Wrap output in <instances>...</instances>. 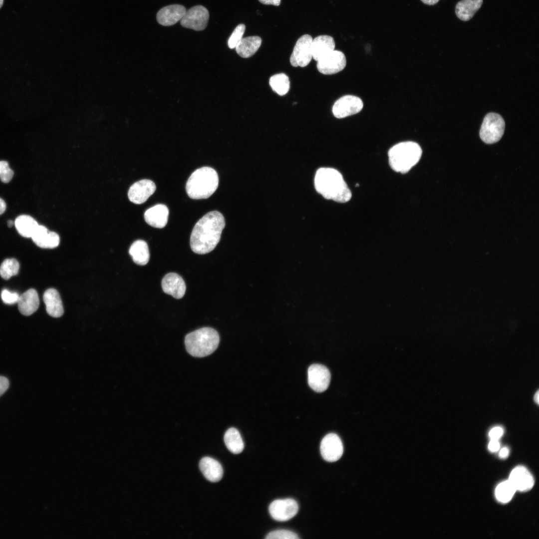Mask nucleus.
<instances>
[{
  "mask_svg": "<svg viewBox=\"0 0 539 539\" xmlns=\"http://www.w3.org/2000/svg\"><path fill=\"white\" fill-rule=\"evenodd\" d=\"M225 226V218L220 212L213 211L205 215L192 231L190 247L193 252L202 255L212 251L219 242Z\"/></svg>",
  "mask_w": 539,
  "mask_h": 539,
  "instance_id": "f257e3e1",
  "label": "nucleus"
},
{
  "mask_svg": "<svg viewBox=\"0 0 539 539\" xmlns=\"http://www.w3.org/2000/svg\"><path fill=\"white\" fill-rule=\"evenodd\" d=\"M314 186L316 191L327 200L346 203L352 197L342 175L334 168L318 169L314 177Z\"/></svg>",
  "mask_w": 539,
  "mask_h": 539,
  "instance_id": "f03ea898",
  "label": "nucleus"
},
{
  "mask_svg": "<svg viewBox=\"0 0 539 539\" xmlns=\"http://www.w3.org/2000/svg\"><path fill=\"white\" fill-rule=\"evenodd\" d=\"M219 177L215 169L203 167L195 170L189 178L186 190L193 199H207L217 190Z\"/></svg>",
  "mask_w": 539,
  "mask_h": 539,
  "instance_id": "7ed1b4c3",
  "label": "nucleus"
},
{
  "mask_svg": "<svg viewBox=\"0 0 539 539\" xmlns=\"http://www.w3.org/2000/svg\"><path fill=\"white\" fill-rule=\"evenodd\" d=\"M422 153L421 148L416 142L399 143L388 152L389 165L395 172L406 173L419 162Z\"/></svg>",
  "mask_w": 539,
  "mask_h": 539,
  "instance_id": "20e7f679",
  "label": "nucleus"
},
{
  "mask_svg": "<svg viewBox=\"0 0 539 539\" xmlns=\"http://www.w3.org/2000/svg\"><path fill=\"white\" fill-rule=\"evenodd\" d=\"M220 342L218 332L211 327H203L188 333L185 338L187 352L196 357H203L212 353Z\"/></svg>",
  "mask_w": 539,
  "mask_h": 539,
  "instance_id": "39448f33",
  "label": "nucleus"
},
{
  "mask_svg": "<svg viewBox=\"0 0 539 539\" xmlns=\"http://www.w3.org/2000/svg\"><path fill=\"white\" fill-rule=\"evenodd\" d=\"M505 123L503 118L496 113L487 114L483 121L480 131L481 140L487 144L498 142L505 131Z\"/></svg>",
  "mask_w": 539,
  "mask_h": 539,
  "instance_id": "423d86ee",
  "label": "nucleus"
},
{
  "mask_svg": "<svg viewBox=\"0 0 539 539\" xmlns=\"http://www.w3.org/2000/svg\"><path fill=\"white\" fill-rule=\"evenodd\" d=\"M311 36L304 34L297 40L290 57V62L294 67L307 66L312 58Z\"/></svg>",
  "mask_w": 539,
  "mask_h": 539,
  "instance_id": "0eeeda50",
  "label": "nucleus"
},
{
  "mask_svg": "<svg viewBox=\"0 0 539 539\" xmlns=\"http://www.w3.org/2000/svg\"><path fill=\"white\" fill-rule=\"evenodd\" d=\"M209 13L202 5H196L186 11L181 19V24L184 27L197 31L204 30L207 26Z\"/></svg>",
  "mask_w": 539,
  "mask_h": 539,
  "instance_id": "6e6552de",
  "label": "nucleus"
},
{
  "mask_svg": "<svg viewBox=\"0 0 539 539\" xmlns=\"http://www.w3.org/2000/svg\"><path fill=\"white\" fill-rule=\"evenodd\" d=\"M317 62L316 66L319 72L326 75L333 74L341 71L346 64L344 53L335 49L328 53Z\"/></svg>",
  "mask_w": 539,
  "mask_h": 539,
  "instance_id": "1a4fd4ad",
  "label": "nucleus"
},
{
  "mask_svg": "<svg viewBox=\"0 0 539 539\" xmlns=\"http://www.w3.org/2000/svg\"><path fill=\"white\" fill-rule=\"evenodd\" d=\"M363 106L358 97L347 95L337 100L332 107V113L337 118H343L359 113Z\"/></svg>",
  "mask_w": 539,
  "mask_h": 539,
  "instance_id": "9d476101",
  "label": "nucleus"
},
{
  "mask_svg": "<svg viewBox=\"0 0 539 539\" xmlns=\"http://www.w3.org/2000/svg\"><path fill=\"white\" fill-rule=\"evenodd\" d=\"M269 510L273 519L283 522L291 519L296 515L298 505L292 499H278L270 504Z\"/></svg>",
  "mask_w": 539,
  "mask_h": 539,
  "instance_id": "9b49d317",
  "label": "nucleus"
},
{
  "mask_svg": "<svg viewBox=\"0 0 539 539\" xmlns=\"http://www.w3.org/2000/svg\"><path fill=\"white\" fill-rule=\"evenodd\" d=\"M330 373L325 366L313 364L308 369V383L310 387L317 392L326 390L330 383Z\"/></svg>",
  "mask_w": 539,
  "mask_h": 539,
  "instance_id": "f8f14e48",
  "label": "nucleus"
},
{
  "mask_svg": "<svg viewBox=\"0 0 539 539\" xmlns=\"http://www.w3.org/2000/svg\"><path fill=\"white\" fill-rule=\"evenodd\" d=\"M320 450L321 455L325 461L333 462L341 458L343 447L340 438L334 433H329L322 439Z\"/></svg>",
  "mask_w": 539,
  "mask_h": 539,
  "instance_id": "ddd939ff",
  "label": "nucleus"
},
{
  "mask_svg": "<svg viewBox=\"0 0 539 539\" xmlns=\"http://www.w3.org/2000/svg\"><path fill=\"white\" fill-rule=\"evenodd\" d=\"M156 185L151 180L143 179L134 183L129 188L128 197L136 204L145 202L156 190Z\"/></svg>",
  "mask_w": 539,
  "mask_h": 539,
  "instance_id": "4468645a",
  "label": "nucleus"
},
{
  "mask_svg": "<svg viewBox=\"0 0 539 539\" xmlns=\"http://www.w3.org/2000/svg\"><path fill=\"white\" fill-rule=\"evenodd\" d=\"M163 291L176 299L182 298L186 291V286L183 278L178 274L170 272L166 274L161 282Z\"/></svg>",
  "mask_w": 539,
  "mask_h": 539,
  "instance_id": "2eb2a0df",
  "label": "nucleus"
},
{
  "mask_svg": "<svg viewBox=\"0 0 539 539\" xmlns=\"http://www.w3.org/2000/svg\"><path fill=\"white\" fill-rule=\"evenodd\" d=\"M508 480L516 491L520 492L529 491L533 487L535 483L531 473L526 468L521 466L515 468L512 471Z\"/></svg>",
  "mask_w": 539,
  "mask_h": 539,
  "instance_id": "dca6fc26",
  "label": "nucleus"
},
{
  "mask_svg": "<svg viewBox=\"0 0 539 539\" xmlns=\"http://www.w3.org/2000/svg\"><path fill=\"white\" fill-rule=\"evenodd\" d=\"M186 11V8L180 4H172L165 6L158 11L157 20L164 26L175 24L182 19Z\"/></svg>",
  "mask_w": 539,
  "mask_h": 539,
  "instance_id": "f3484780",
  "label": "nucleus"
},
{
  "mask_svg": "<svg viewBox=\"0 0 539 539\" xmlns=\"http://www.w3.org/2000/svg\"><path fill=\"white\" fill-rule=\"evenodd\" d=\"M31 238L33 242L41 248L52 249L59 244V235L55 232H50L42 225H38Z\"/></svg>",
  "mask_w": 539,
  "mask_h": 539,
  "instance_id": "a211bd4d",
  "label": "nucleus"
},
{
  "mask_svg": "<svg viewBox=\"0 0 539 539\" xmlns=\"http://www.w3.org/2000/svg\"><path fill=\"white\" fill-rule=\"evenodd\" d=\"M169 209L164 204H157L148 210L144 215L146 222L154 228H163L168 222Z\"/></svg>",
  "mask_w": 539,
  "mask_h": 539,
  "instance_id": "6ab92c4d",
  "label": "nucleus"
},
{
  "mask_svg": "<svg viewBox=\"0 0 539 539\" xmlns=\"http://www.w3.org/2000/svg\"><path fill=\"white\" fill-rule=\"evenodd\" d=\"M200 469L205 477L212 482L219 481L223 475V470L221 464L209 457H205L200 461Z\"/></svg>",
  "mask_w": 539,
  "mask_h": 539,
  "instance_id": "aec40b11",
  "label": "nucleus"
},
{
  "mask_svg": "<svg viewBox=\"0 0 539 539\" xmlns=\"http://www.w3.org/2000/svg\"><path fill=\"white\" fill-rule=\"evenodd\" d=\"M335 43L329 35H319L312 39L311 50L312 58L317 61L329 52L334 50Z\"/></svg>",
  "mask_w": 539,
  "mask_h": 539,
  "instance_id": "412c9836",
  "label": "nucleus"
},
{
  "mask_svg": "<svg viewBox=\"0 0 539 539\" xmlns=\"http://www.w3.org/2000/svg\"><path fill=\"white\" fill-rule=\"evenodd\" d=\"M18 308L23 315L32 314L38 309L39 305L38 295L36 290L29 289L19 295L17 301Z\"/></svg>",
  "mask_w": 539,
  "mask_h": 539,
  "instance_id": "4be33fe9",
  "label": "nucleus"
},
{
  "mask_svg": "<svg viewBox=\"0 0 539 539\" xmlns=\"http://www.w3.org/2000/svg\"><path fill=\"white\" fill-rule=\"evenodd\" d=\"M43 301L47 313L53 317H59L64 312L63 306L60 295L54 288L47 289L43 294Z\"/></svg>",
  "mask_w": 539,
  "mask_h": 539,
  "instance_id": "5701e85b",
  "label": "nucleus"
},
{
  "mask_svg": "<svg viewBox=\"0 0 539 539\" xmlns=\"http://www.w3.org/2000/svg\"><path fill=\"white\" fill-rule=\"evenodd\" d=\"M483 0H461L457 2L455 7L457 16L461 20L468 21L480 8Z\"/></svg>",
  "mask_w": 539,
  "mask_h": 539,
  "instance_id": "b1692460",
  "label": "nucleus"
},
{
  "mask_svg": "<svg viewBox=\"0 0 539 539\" xmlns=\"http://www.w3.org/2000/svg\"><path fill=\"white\" fill-rule=\"evenodd\" d=\"M262 39L258 36L243 38L236 47L237 53L242 57L248 58L253 56L259 49Z\"/></svg>",
  "mask_w": 539,
  "mask_h": 539,
  "instance_id": "393cba45",
  "label": "nucleus"
},
{
  "mask_svg": "<svg viewBox=\"0 0 539 539\" xmlns=\"http://www.w3.org/2000/svg\"><path fill=\"white\" fill-rule=\"evenodd\" d=\"M129 253L134 262L137 265L144 266L149 262L150 254L148 247L143 240L135 241L130 246Z\"/></svg>",
  "mask_w": 539,
  "mask_h": 539,
  "instance_id": "a878e982",
  "label": "nucleus"
},
{
  "mask_svg": "<svg viewBox=\"0 0 539 539\" xmlns=\"http://www.w3.org/2000/svg\"><path fill=\"white\" fill-rule=\"evenodd\" d=\"M14 222L18 233L25 238H31L39 225L34 219L26 215L19 216Z\"/></svg>",
  "mask_w": 539,
  "mask_h": 539,
  "instance_id": "bb28decb",
  "label": "nucleus"
},
{
  "mask_svg": "<svg viewBox=\"0 0 539 539\" xmlns=\"http://www.w3.org/2000/svg\"><path fill=\"white\" fill-rule=\"evenodd\" d=\"M224 441L228 450L233 454H239L244 448L241 435L239 431L235 428H230L226 432Z\"/></svg>",
  "mask_w": 539,
  "mask_h": 539,
  "instance_id": "cd10ccee",
  "label": "nucleus"
},
{
  "mask_svg": "<svg viewBox=\"0 0 539 539\" xmlns=\"http://www.w3.org/2000/svg\"><path fill=\"white\" fill-rule=\"evenodd\" d=\"M269 84L272 90L280 96L285 95L290 87L288 77L283 73L271 76L270 78Z\"/></svg>",
  "mask_w": 539,
  "mask_h": 539,
  "instance_id": "c85d7f7f",
  "label": "nucleus"
},
{
  "mask_svg": "<svg viewBox=\"0 0 539 539\" xmlns=\"http://www.w3.org/2000/svg\"><path fill=\"white\" fill-rule=\"evenodd\" d=\"M516 492V489L508 480L497 486L495 490V496L499 502L507 503L511 500Z\"/></svg>",
  "mask_w": 539,
  "mask_h": 539,
  "instance_id": "c756f323",
  "label": "nucleus"
},
{
  "mask_svg": "<svg viewBox=\"0 0 539 539\" xmlns=\"http://www.w3.org/2000/svg\"><path fill=\"white\" fill-rule=\"evenodd\" d=\"M19 264L14 259H7L3 261L0 266V275L5 279L16 275L19 271Z\"/></svg>",
  "mask_w": 539,
  "mask_h": 539,
  "instance_id": "7c9ffc66",
  "label": "nucleus"
},
{
  "mask_svg": "<svg viewBox=\"0 0 539 539\" xmlns=\"http://www.w3.org/2000/svg\"><path fill=\"white\" fill-rule=\"evenodd\" d=\"M246 26L244 24H239L234 30L233 33L229 38L228 45L230 48H236L238 44L243 38Z\"/></svg>",
  "mask_w": 539,
  "mask_h": 539,
  "instance_id": "2f4dec72",
  "label": "nucleus"
},
{
  "mask_svg": "<svg viewBox=\"0 0 539 539\" xmlns=\"http://www.w3.org/2000/svg\"><path fill=\"white\" fill-rule=\"evenodd\" d=\"M297 535L294 533L285 530L274 531L269 533L267 539H297Z\"/></svg>",
  "mask_w": 539,
  "mask_h": 539,
  "instance_id": "473e14b6",
  "label": "nucleus"
},
{
  "mask_svg": "<svg viewBox=\"0 0 539 539\" xmlns=\"http://www.w3.org/2000/svg\"><path fill=\"white\" fill-rule=\"evenodd\" d=\"M13 175V171L9 168L8 164L4 161H0V179L4 183H8Z\"/></svg>",
  "mask_w": 539,
  "mask_h": 539,
  "instance_id": "72a5a7b5",
  "label": "nucleus"
},
{
  "mask_svg": "<svg viewBox=\"0 0 539 539\" xmlns=\"http://www.w3.org/2000/svg\"><path fill=\"white\" fill-rule=\"evenodd\" d=\"M1 297L4 303L13 304L17 302L19 295L16 292H11L9 290L4 289L1 293Z\"/></svg>",
  "mask_w": 539,
  "mask_h": 539,
  "instance_id": "f704fd0d",
  "label": "nucleus"
},
{
  "mask_svg": "<svg viewBox=\"0 0 539 539\" xmlns=\"http://www.w3.org/2000/svg\"><path fill=\"white\" fill-rule=\"evenodd\" d=\"M503 429L500 427H496L491 430L489 436L491 439L498 440L503 434Z\"/></svg>",
  "mask_w": 539,
  "mask_h": 539,
  "instance_id": "c9c22d12",
  "label": "nucleus"
},
{
  "mask_svg": "<svg viewBox=\"0 0 539 539\" xmlns=\"http://www.w3.org/2000/svg\"><path fill=\"white\" fill-rule=\"evenodd\" d=\"M8 386V380L5 377L0 376V396L5 392Z\"/></svg>",
  "mask_w": 539,
  "mask_h": 539,
  "instance_id": "e433bc0d",
  "label": "nucleus"
},
{
  "mask_svg": "<svg viewBox=\"0 0 539 539\" xmlns=\"http://www.w3.org/2000/svg\"><path fill=\"white\" fill-rule=\"evenodd\" d=\"M500 448L498 440L491 439L488 445V449L492 452H497Z\"/></svg>",
  "mask_w": 539,
  "mask_h": 539,
  "instance_id": "4c0bfd02",
  "label": "nucleus"
},
{
  "mask_svg": "<svg viewBox=\"0 0 539 539\" xmlns=\"http://www.w3.org/2000/svg\"><path fill=\"white\" fill-rule=\"evenodd\" d=\"M259 1L264 4H270L278 6L280 3L281 0H259Z\"/></svg>",
  "mask_w": 539,
  "mask_h": 539,
  "instance_id": "58836bf2",
  "label": "nucleus"
},
{
  "mask_svg": "<svg viewBox=\"0 0 539 539\" xmlns=\"http://www.w3.org/2000/svg\"><path fill=\"white\" fill-rule=\"evenodd\" d=\"M509 454V449L507 447H504L502 448L499 453V456L501 458H506Z\"/></svg>",
  "mask_w": 539,
  "mask_h": 539,
  "instance_id": "ea45409f",
  "label": "nucleus"
},
{
  "mask_svg": "<svg viewBox=\"0 0 539 539\" xmlns=\"http://www.w3.org/2000/svg\"><path fill=\"white\" fill-rule=\"evenodd\" d=\"M6 209V204L5 202L0 198V215L4 213Z\"/></svg>",
  "mask_w": 539,
  "mask_h": 539,
  "instance_id": "a19ab883",
  "label": "nucleus"
},
{
  "mask_svg": "<svg viewBox=\"0 0 539 539\" xmlns=\"http://www.w3.org/2000/svg\"><path fill=\"white\" fill-rule=\"evenodd\" d=\"M424 4L433 5L439 2L440 0H420Z\"/></svg>",
  "mask_w": 539,
  "mask_h": 539,
  "instance_id": "79ce46f5",
  "label": "nucleus"
},
{
  "mask_svg": "<svg viewBox=\"0 0 539 539\" xmlns=\"http://www.w3.org/2000/svg\"><path fill=\"white\" fill-rule=\"evenodd\" d=\"M539 391H538L537 392V393H536L535 394V397H534V399H535V401H536V402H537V403H538V404L539 403Z\"/></svg>",
  "mask_w": 539,
  "mask_h": 539,
  "instance_id": "37998d69",
  "label": "nucleus"
},
{
  "mask_svg": "<svg viewBox=\"0 0 539 539\" xmlns=\"http://www.w3.org/2000/svg\"><path fill=\"white\" fill-rule=\"evenodd\" d=\"M13 224H14V222H13L12 221L9 220L7 221V226L9 227H12Z\"/></svg>",
  "mask_w": 539,
  "mask_h": 539,
  "instance_id": "c03bdc74",
  "label": "nucleus"
},
{
  "mask_svg": "<svg viewBox=\"0 0 539 539\" xmlns=\"http://www.w3.org/2000/svg\"><path fill=\"white\" fill-rule=\"evenodd\" d=\"M3 2V0H0V8L2 6Z\"/></svg>",
  "mask_w": 539,
  "mask_h": 539,
  "instance_id": "a18cd8bd",
  "label": "nucleus"
}]
</instances>
